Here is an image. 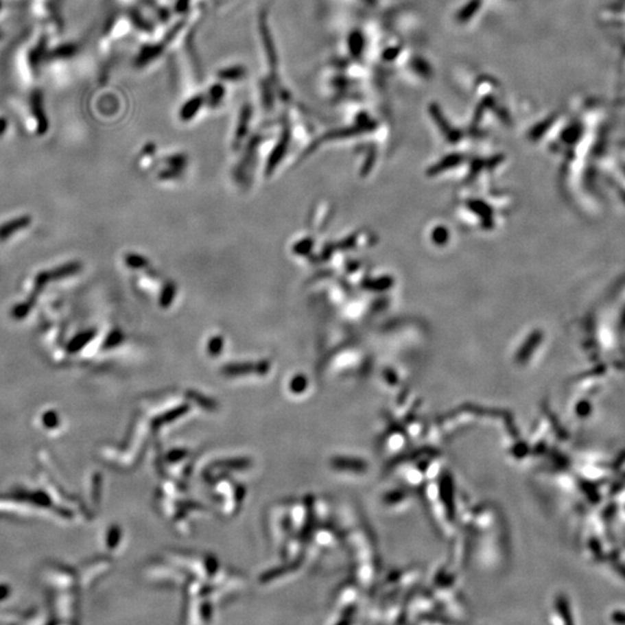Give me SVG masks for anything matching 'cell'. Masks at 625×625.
Segmentation results:
<instances>
[{
    "label": "cell",
    "mask_w": 625,
    "mask_h": 625,
    "mask_svg": "<svg viewBox=\"0 0 625 625\" xmlns=\"http://www.w3.org/2000/svg\"><path fill=\"white\" fill-rule=\"evenodd\" d=\"M0 10H1V1H0Z\"/></svg>",
    "instance_id": "5"
},
{
    "label": "cell",
    "mask_w": 625,
    "mask_h": 625,
    "mask_svg": "<svg viewBox=\"0 0 625 625\" xmlns=\"http://www.w3.org/2000/svg\"><path fill=\"white\" fill-rule=\"evenodd\" d=\"M42 93L40 91H35L30 97V106H32V113L35 116L38 126L42 129H48V119L45 116V108H43V99H42Z\"/></svg>",
    "instance_id": "1"
},
{
    "label": "cell",
    "mask_w": 625,
    "mask_h": 625,
    "mask_svg": "<svg viewBox=\"0 0 625 625\" xmlns=\"http://www.w3.org/2000/svg\"><path fill=\"white\" fill-rule=\"evenodd\" d=\"M197 109H198V102H197V101H193L190 107L185 108V113H183V115L189 117V116L193 115V111H196Z\"/></svg>",
    "instance_id": "3"
},
{
    "label": "cell",
    "mask_w": 625,
    "mask_h": 625,
    "mask_svg": "<svg viewBox=\"0 0 625 625\" xmlns=\"http://www.w3.org/2000/svg\"><path fill=\"white\" fill-rule=\"evenodd\" d=\"M6 126H8L6 119L1 117V119H0V134H3V132H4V130L6 129Z\"/></svg>",
    "instance_id": "4"
},
{
    "label": "cell",
    "mask_w": 625,
    "mask_h": 625,
    "mask_svg": "<svg viewBox=\"0 0 625 625\" xmlns=\"http://www.w3.org/2000/svg\"><path fill=\"white\" fill-rule=\"evenodd\" d=\"M75 45H60V48L56 49L54 51V56L56 57H60V58H64V57H71L75 54Z\"/></svg>",
    "instance_id": "2"
}]
</instances>
